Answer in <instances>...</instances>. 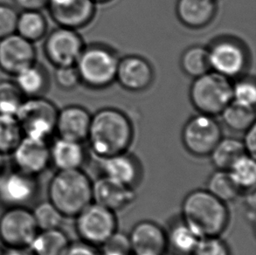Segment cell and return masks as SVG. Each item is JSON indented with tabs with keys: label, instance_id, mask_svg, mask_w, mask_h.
Returning a JSON list of instances; mask_svg holds the SVG:
<instances>
[{
	"label": "cell",
	"instance_id": "cell-1",
	"mask_svg": "<svg viewBox=\"0 0 256 255\" xmlns=\"http://www.w3.org/2000/svg\"><path fill=\"white\" fill-rule=\"evenodd\" d=\"M133 126L128 116L116 108H104L91 116L86 139L99 158L125 153L133 139Z\"/></svg>",
	"mask_w": 256,
	"mask_h": 255
},
{
	"label": "cell",
	"instance_id": "cell-2",
	"mask_svg": "<svg viewBox=\"0 0 256 255\" xmlns=\"http://www.w3.org/2000/svg\"><path fill=\"white\" fill-rule=\"evenodd\" d=\"M183 222L200 238L220 237L226 230L230 212L226 204L206 189L188 193L182 203Z\"/></svg>",
	"mask_w": 256,
	"mask_h": 255
},
{
	"label": "cell",
	"instance_id": "cell-3",
	"mask_svg": "<svg viewBox=\"0 0 256 255\" xmlns=\"http://www.w3.org/2000/svg\"><path fill=\"white\" fill-rule=\"evenodd\" d=\"M48 200L65 218H76L93 203V183L80 169L58 170L48 187Z\"/></svg>",
	"mask_w": 256,
	"mask_h": 255
},
{
	"label": "cell",
	"instance_id": "cell-4",
	"mask_svg": "<svg viewBox=\"0 0 256 255\" xmlns=\"http://www.w3.org/2000/svg\"><path fill=\"white\" fill-rule=\"evenodd\" d=\"M190 98L201 114L218 116L232 100V84L229 78L209 71L195 78Z\"/></svg>",
	"mask_w": 256,
	"mask_h": 255
},
{
	"label": "cell",
	"instance_id": "cell-5",
	"mask_svg": "<svg viewBox=\"0 0 256 255\" xmlns=\"http://www.w3.org/2000/svg\"><path fill=\"white\" fill-rule=\"evenodd\" d=\"M118 56L111 49L100 45L84 48L76 63L80 82L94 88L110 86L116 80Z\"/></svg>",
	"mask_w": 256,
	"mask_h": 255
},
{
	"label": "cell",
	"instance_id": "cell-6",
	"mask_svg": "<svg viewBox=\"0 0 256 255\" xmlns=\"http://www.w3.org/2000/svg\"><path fill=\"white\" fill-rule=\"evenodd\" d=\"M58 111L56 104L46 97H28L21 104L15 116L24 136L48 140L56 132Z\"/></svg>",
	"mask_w": 256,
	"mask_h": 255
},
{
	"label": "cell",
	"instance_id": "cell-7",
	"mask_svg": "<svg viewBox=\"0 0 256 255\" xmlns=\"http://www.w3.org/2000/svg\"><path fill=\"white\" fill-rule=\"evenodd\" d=\"M38 232L28 207L10 206L0 216V243L6 248L28 249Z\"/></svg>",
	"mask_w": 256,
	"mask_h": 255
},
{
	"label": "cell",
	"instance_id": "cell-8",
	"mask_svg": "<svg viewBox=\"0 0 256 255\" xmlns=\"http://www.w3.org/2000/svg\"><path fill=\"white\" fill-rule=\"evenodd\" d=\"M76 229L82 242L102 246L118 231V220L114 212L91 203L76 217Z\"/></svg>",
	"mask_w": 256,
	"mask_h": 255
},
{
	"label": "cell",
	"instance_id": "cell-9",
	"mask_svg": "<svg viewBox=\"0 0 256 255\" xmlns=\"http://www.w3.org/2000/svg\"><path fill=\"white\" fill-rule=\"evenodd\" d=\"M222 138L220 125L212 116L201 114L190 118L182 131V141L187 152L198 158L211 154Z\"/></svg>",
	"mask_w": 256,
	"mask_h": 255
},
{
	"label": "cell",
	"instance_id": "cell-10",
	"mask_svg": "<svg viewBox=\"0 0 256 255\" xmlns=\"http://www.w3.org/2000/svg\"><path fill=\"white\" fill-rule=\"evenodd\" d=\"M84 48L76 30L58 26L46 35L43 51L46 60L56 68L76 65Z\"/></svg>",
	"mask_w": 256,
	"mask_h": 255
},
{
	"label": "cell",
	"instance_id": "cell-11",
	"mask_svg": "<svg viewBox=\"0 0 256 255\" xmlns=\"http://www.w3.org/2000/svg\"><path fill=\"white\" fill-rule=\"evenodd\" d=\"M208 50L211 69L229 79L240 76L248 65L246 48L232 38L216 40Z\"/></svg>",
	"mask_w": 256,
	"mask_h": 255
},
{
	"label": "cell",
	"instance_id": "cell-12",
	"mask_svg": "<svg viewBox=\"0 0 256 255\" xmlns=\"http://www.w3.org/2000/svg\"><path fill=\"white\" fill-rule=\"evenodd\" d=\"M37 62L34 43L17 32L0 40V70L14 76Z\"/></svg>",
	"mask_w": 256,
	"mask_h": 255
},
{
	"label": "cell",
	"instance_id": "cell-13",
	"mask_svg": "<svg viewBox=\"0 0 256 255\" xmlns=\"http://www.w3.org/2000/svg\"><path fill=\"white\" fill-rule=\"evenodd\" d=\"M37 176L20 170L0 176V200L8 206H26L38 192Z\"/></svg>",
	"mask_w": 256,
	"mask_h": 255
},
{
	"label": "cell",
	"instance_id": "cell-14",
	"mask_svg": "<svg viewBox=\"0 0 256 255\" xmlns=\"http://www.w3.org/2000/svg\"><path fill=\"white\" fill-rule=\"evenodd\" d=\"M16 169L38 176L51 164L48 142L24 136L12 154Z\"/></svg>",
	"mask_w": 256,
	"mask_h": 255
},
{
	"label": "cell",
	"instance_id": "cell-15",
	"mask_svg": "<svg viewBox=\"0 0 256 255\" xmlns=\"http://www.w3.org/2000/svg\"><path fill=\"white\" fill-rule=\"evenodd\" d=\"M46 9L59 26L74 30L88 24L96 12L93 0H49Z\"/></svg>",
	"mask_w": 256,
	"mask_h": 255
},
{
	"label": "cell",
	"instance_id": "cell-16",
	"mask_svg": "<svg viewBox=\"0 0 256 255\" xmlns=\"http://www.w3.org/2000/svg\"><path fill=\"white\" fill-rule=\"evenodd\" d=\"M153 76L152 66L142 57L128 56L118 62L116 80L130 91L146 90L152 82Z\"/></svg>",
	"mask_w": 256,
	"mask_h": 255
},
{
	"label": "cell",
	"instance_id": "cell-17",
	"mask_svg": "<svg viewBox=\"0 0 256 255\" xmlns=\"http://www.w3.org/2000/svg\"><path fill=\"white\" fill-rule=\"evenodd\" d=\"M136 200L133 187L102 176L93 183V202L112 212L122 210Z\"/></svg>",
	"mask_w": 256,
	"mask_h": 255
},
{
	"label": "cell",
	"instance_id": "cell-18",
	"mask_svg": "<svg viewBox=\"0 0 256 255\" xmlns=\"http://www.w3.org/2000/svg\"><path fill=\"white\" fill-rule=\"evenodd\" d=\"M128 238L134 254L155 252L164 254L168 248L166 232L153 221L136 223L132 228Z\"/></svg>",
	"mask_w": 256,
	"mask_h": 255
},
{
	"label": "cell",
	"instance_id": "cell-19",
	"mask_svg": "<svg viewBox=\"0 0 256 255\" xmlns=\"http://www.w3.org/2000/svg\"><path fill=\"white\" fill-rule=\"evenodd\" d=\"M91 116L86 108L71 105L58 111L56 132L59 138L73 141L86 140L90 130Z\"/></svg>",
	"mask_w": 256,
	"mask_h": 255
},
{
	"label": "cell",
	"instance_id": "cell-20",
	"mask_svg": "<svg viewBox=\"0 0 256 255\" xmlns=\"http://www.w3.org/2000/svg\"><path fill=\"white\" fill-rule=\"evenodd\" d=\"M100 167L104 176L127 186H134L140 176L138 162L126 152L100 158Z\"/></svg>",
	"mask_w": 256,
	"mask_h": 255
},
{
	"label": "cell",
	"instance_id": "cell-21",
	"mask_svg": "<svg viewBox=\"0 0 256 255\" xmlns=\"http://www.w3.org/2000/svg\"><path fill=\"white\" fill-rule=\"evenodd\" d=\"M176 14L180 20L188 28H202L214 18L216 0H178Z\"/></svg>",
	"mask_w": 256,
	"mask_h": 255
},
{
	"label": "cell",
	"instance_id": "cell-22",
	"mask_svg": "<svg viewBox=\"0 0 256 255\" xmlns=\"http://www.w3.org/2000/svg\"><path fill=\"white\" fill-rule=\"evenodd\" d=\"M85 158V150L80 142L58 138L50 146L51 164L58 170L80 169Z\"/></svg>",
	"mask_w": 256,
	"mask_h": 255
},
{
	"label": "cell",
	"instance_id": "cell-23",
	"mask_svg": "<svg viewBox=\"0 0 256 255\" xmlns=\"http://www.w3.org/2000/svg\"><path fill=\"white\" fill-rule=\"evenodd\" d=\"M14 77V82L26 98L43 96L48 90V72L38 62L21 70Z\"/></svg>",
	"mask_w": 256,
	"mask_h": 255
},
{
	"label": "cell",
	"instance_id": "cell-24",
	"mask_svg": "<svg viewBox=\"0 0 256 255\" xmlns=\"http://www.w3.org/2000/svg\"><path fill=\"white\" fill-rule=\"evenodd\" d=\"M70 243L68 235L60 228L43 230L38 232L28 251L32 255H62Z\"/></svg>",
	"mask_w": 256,
	"mask_h": 255
},
{
	"label": "cell",
	"instance_id": "cell-25",
	"mask_svg": "<svg viewBox=\"0 0 256 255\" xmlns=\"http://www.w3.org/2000/svg\"><path fill=\"white\" fill-rule=\"evenodd\" d=\"M48 22L42 10H21L18 16L16 32L32 43L40 42L48 34Z\"/></svg>",
	"mask_w": 256,
	"mask_h": 255
},
{
	"label": "cell",
	"instance_id": "cell-26",
	"mask_svg": "<svg viewBox=\"0 0 256 255\" xmlns=\"http://www.w3.org/2000/svg\"><path fill=\"white\" fill-rule=\"evenodd\" d=\"M246 154L242 140L237 138H222L210 154L212 164L216 170H228L232 164Z\"/></svg>",
	"mask_w": 256,
	"mask_h": 255
},
{
	"label": "cell",
	"instance_id": "cell-27",
	"mask_svg": "<svg viewBox=\"0 0 256 255\" xmlns=\"http://www.w3.org/2000/svg\"><path fill=\"white\" fill-rule=\"evenodd\" d=\"M206 190L218 200L228 204L236 200L242 190L234 181L228 170H216L209 176Z\"/></svg>",
	"mask_w": 256,
	"mask_h": 255
},
{
	"label": "cell",
	"instance_id": "cell-28",
	"mask_svg": "<svg viewBox=\"0 0 256 255\" xmlns=\"http://www.w3.org/2000/svg\"><path fill=\"white\" fill-rule=\"evenodd\" d=\"M23 138L17 118L12 114H0V156H12Z\"/></svg>",
	"mask_w": 256,
	"mask_h": 255
},
{
	"label": "cell",
	"instance_id": "cell-29",
	"mask_svg": "<svg viewBox=\"0 0 256 255\" xmlns=\"http://www.w3.org/2000/svg\"><path fill=\"white\" fill-rule=\"evenodd\" d=\"M220 114L226 127L236 132H245L256 124L254 108L243 106L232 100Z\"/></svg>",
	"mask_w": 256,
	"mask_h": 255
},
{
	"label": "cell",
	"instance_id": "cell-30",
	"mask_svg": "<svg viewBox=\"0 0 256 255\" xmlns=\"http://www.w3.org/2000/svg\"><path fill=\"white\" fill-rule=\"evenodd\" d=\"M166 235L167 246L180 255H192L200 240L184 222L174 224Z\"/></svg>",
	"mask_w": 256,
	"mask_h": 255
},
{
	"label": "cell",
	"instance_id": "cell-31",
	"mask_svg": "<svg viewBox=\"0 0 256 255\" xmlns=\"http://www.w3.org/2000/svg\"><path fill=\"white\" fill-rule=\"evenodd\" d=\"M181 66L187 76L194 78L209 72L211 66L208 48L200 46H194L186 49L181 57Z\"/></svg>",
	"mask_w": 256,
	"mask_h": 255
},
{
	"label": "cell",
	"instance_id": "cell-32",
	"mask_svg": "<svg viewBox=\"0 0 256 255\" xmlns=\"http://www.w3.org/2000/svg\"><path fill=\"white\" fill-rule=\"evenodd\" d=\"M228 172L240 190L254 189L256 183V158L243 155L232 164Z\"/></svg>",
	"mask_w": 256,
	"mask_h": 255
},
{
	"label": "cell",
	"instance_id": "cell-33",
	"mask_svg": "<svg viewBox=\"0 0 256 255\" xmlns=\"http://www.w3.org/2000/svg\"><path fill=\"white\" fill-rule=\"evenodd\" d=\"M24 99L14 80H0V114L15 116Z\"/></svg>",
	"mask_w": 256,
	"mask_h": 255
},
{
	"label": "cell",
	"instance_id": "cell-34",
	"mask_svg": "<svg viewBox=\"0 0 256 255\" xmlns=\"http://www.w3.org/2000/svg\"><path fill=\"white\" fill-rule=\"evenodd\" d=\"M32 212L38 231L60 228L65 218L48 200L38 203Z\"/></svg>",
	"mask_w": 256,
	"mask_h": 255
},
{
	"label": "cell",
	"instance_id": "cell-35",
	"mask_svg": "<svg viewBox=\"0 0 256 255\" xmlns=\"http://www.w3.org/2000/svg\"><path fill=\"white\" fill-rule=\"evenodd\" d=\"M232 102L246 107L254 108L256 104L254 82L250 79H243L232 85Z\"/></svg>",
	"mask_w": 256,
	"mask_h": 255
},
{
	"label": "cell",
	"instance_id": "cell-36",
	"mask_svg": "<svg viewBox=\"0 0 256 255\" xmlns=\"http://www.w3.org/2000/svg\"><path fill=\"white\" fill-rule=\"evenodd\" d=\"M192 255H231L228 245L220 237L200 240Z\"/></svg>",
	"mask_w": 256,
	"mask_h": 255
},
{
	"label": "cell",
	"instance_id": "cell-37",
	"mask_svg": "<svg viewBox=\"0 0 256 255\" xmlns=\"http://www.w3.org/2000/svg\"><path fill=\"white\" fill-rule=\"evenodd\" d=\"M54 77L57 86L63 90H74L80 83V74L76 65L56 66Z\"/></svg>",
	"mask_w": 256,
	"mask_h": 255
},
{
	"label": "cell",
	"instance_id": "cell-38",
	"mask_svg": "<svg viewBox=\"0 0 256 255\" xmlns=\"http://www.w3.org/2000/svg\"><path fill=\"white\" fill-rule=\"evenodd\" d=\"M18 10L6 3H0V40L16 32Z\"/></svg>",
	"mask_w": 256,
	"mask_h": 255
},
{
	"label": "cell",
	"instance_id": "cell-39",
	"mask_svg": "<svg viewBox=\"0 0 256 255\" xmlns=\"http://www.w3.org/2000/svg\"><path fill=\"white\" fill-rule=\"evenodd\" d=\"M62 255H99L94 246L84 242L70 243Z\"/></svg>",
	"mask_w": 256,
	"mask_h": 255
},
{
	"label": "cell",
	"instance_id": "cell-40",
	"mask_svg": "<svg viewBox=\"0 0 256 255\" xmlns=\"http://www.w3.org/2000/svg\"><path fill=\"white\" fill-rule=\"evenodd\" d=\"M49 0H12L14 6L20 10H42L48 7Z\"/></svg>",
	"mask_w": 256,
	"mask_h": 255
},
{
	"label": "cell",
	"instance_id": "cell-41",
	"mask_svg": "<svg viewBox=\"0 0 256 255\" xmlns=\"http://www.w3.org/2000/svg\"><path fill=\"white\" fill-rule=\"evenodd\" d=\"M244 148L246 150V154L256 158V125H252L251 127L245 131V136L242 140Z\"/></svg>",
	"mask_w": 256,
	"mask_h": 255
},
{
	"label": "cell",
	"instance_id": "cell-42",
	"mask_svg": "<svg viewBox=\"0 0 256 255\" xmlns=\"http://www.w3.org/2000/svg\"><path fill=\"white\" fill-rule=\"evenodd\" d=\"M99 255H130V254L118 250V249L111 248H106V246H102V252Z\"/></svg>",
	"mask_w": 256,
	"mask_h": 255
},
{
	"label": "cell",
	"instance_id": "cell-43",
	"mask_svg": "<svg viewBox=\"0 0 256 255\" xmlns=\"http://www.w3.org/2000/svg\"><path fill=\"white\" fill-rule=\"evenodd\" d=\"M3 255H32L28 249L6 248Z\"/></svg>",
	"mask_w": 256,
	"mask_h": 255
},
{
	"label": "cell",
	"instance_id": "cell-44",
	"mask_svg": "<svg viewBox=\"0 0 256 255\" xmlns=\"http://www.w3.org/2000/svg\"><path fill=\"white\" fill-rule=\"evenodd\" d=\"M4 156H0V176L4 172Z\"/></svg>",
	"mask_w": 256,
	"mask_h": 255
},
{
	"label": "cell",
	"instance_id": "cell-45",
	"mask_svg": "<svg viewBox=\"0 0 256 255\" xmlns=\"http://www.w3.org/2000/svg\"><path fill=\"white\" fill-rule=\"evenodd\" d=\"M134 255H164L160 254H155V252H140V254H134Z\"/></svg>",
	"mask_w": 256,
	"mask_h": 255
},
{
	"label": "cell",
	"instance_id": "cell-46",
	"mask_svg": "<svg viewBox=\"0 0 256 255\" xmlns=\"http://www.w3.org/2000/svg\"><path fill=\"white\" fill-rule=\"evenodd\" d=\"M94 3H105V2H108L110 0H93Z\"/></svg>",
	"mask_w": 256,
	"mask_h": 255
},
{
	"label": "cell",
	"instance_id": "cell-47",
	"mask_svg": "<svg viewBox=\"0 0 256 255\" xmlns=\"http://www.w3.org/2000/svg\"><path fill=\"white\" fill-rule=\"evenodd\" d=\"M2 246H3L1 245V243H0V255H3L4 251Z\"/></svg>",
	"mask_w": 256,
	"mask_h": 255
}]
</instances>
